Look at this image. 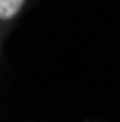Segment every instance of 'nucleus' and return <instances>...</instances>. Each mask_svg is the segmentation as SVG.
I'll list each match as a JSON object with an SVG mask.
<instances>
[{"label": "nucleus", "mask_w": 120, "mask_h": 122, "mask_svg": "<svg viewBox=\"0 0 120 122\" xmlns=\"http://www.w3.org/2000/svg\"><path fill=\"white\" fill-rule=\"evenodd\" d=\"M26 0H0V20H13Z\"/></svg>", "instance_id": "1"}]
</instances>
